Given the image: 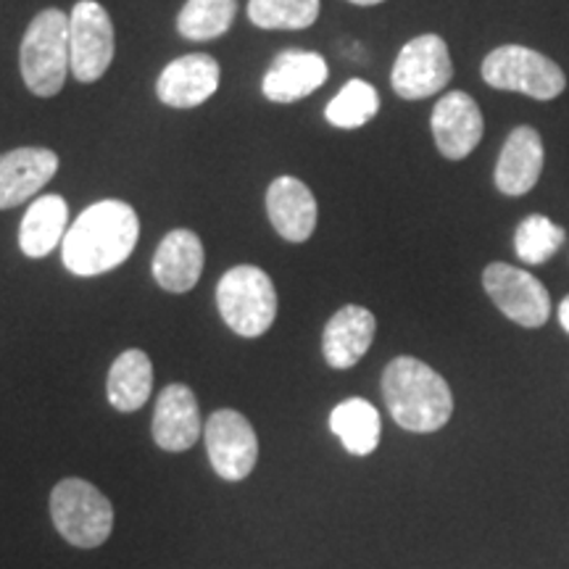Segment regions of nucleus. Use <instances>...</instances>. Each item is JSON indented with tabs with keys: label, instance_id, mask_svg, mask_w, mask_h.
Instances as JSON below:
<instances>
[{
	"label": "nucleus",
	"instance_id": "obj_7",
	"mask_svg": "<svg viewBox=\"0 0 569 569\" xmlns=\"http://www.w3.org/2000/svg\"><path fill=\"white\" fill-rule=\"evenodd\" d=\"M453 63L440 34H419L401 48L390 71V84L403 101H422L451 82Z\"/></svg>",
	"mask_w": 569,
	"mask_h": 569
},
{
	"label": "nucleus",
	"instance_id": "obj_16",
	"mask_svg": "<svg viewBox=\"0 0 569 569\" xmlns=\"http://www.w3.org/2000/svg\"><path fill=\"white\" fill-rule=\"evenodd\" d=\"M377 319L365 306H343L330 317L322 336V353L332 369H351L372 348Z\"/></svg>",
	"mask_w": 569,
	"mask_h": 569
},
{
	"label": "nucleus",
	"instance_id": "obj_23",
	"mask_svg": "<svg viewBox=\"0 0 569 569\" xmlns=\"http://www.w3.org/2000/svg\"><path fill=\"white\" fill-rule=\"evenodd\" d=\"M234 13L238 0H188L177 17V32L193 42L217 40L232 27Z\"/></svg>",
	"mask_w": 569,
	"mask_h": 569
},
{
	"label": "nucleus",
	"instance_id": "obj_5",
	"mask_svg": "<svg viewBox=\"0 0 569 569\" xmlns=\"http://www.w3.org/2000/svg\"><path fill=\"white\" fill-rule=\"evenodd\" d=\"M56 530L77 549H98L113 530V507L88 480L67 478L51 493Z\"/></svg>",
	"mask_w": 569,
	"mask_h": 569
},
{
	"label": "nucleus",
	"instance_id": "obj_4",
	"mask_svg": "<svg viewBox=\"0 0 569 569\" xmlns=\"http://www.w3.org/2000/svg\"><path fill=\"white\" fill-rule=\"evenodd\" d=\"M217 306L224 325L234 336H264L277 317V290L272 277L251 264L232 267L217 284Z\"/></svg>",
	"mask_w": 569,
	"mask_h": 569
},
{
	"label": "nucleus",
	"instance_id": "obj_26",
	"mask_svg": "<svg viewBox=\"0 0 569 569\" xmlns=\"http://www.w3.org/2000/svg\"><path fill=\"white\" fill-rule=\"evenodd\" d=\"M561 243H565V230L543 213H532V217L525 219L515 234L517 256L530 267L546 264V261L553 259Z\"/></svg>",
	"mask_w": 569,
	"mask_h": 569
},
{
	"label": "nucleus",
	"instance_id": "obj_12",
	"mask_svg": "<svg viewBox=\"0 0 569 569\" xmlns=\"http://www.w3.org/2000/svg\"><path fill=\"white\" fill-rule=\"evenodd\" d=\"M59 172V156L51 148H13L0 153V211L17 209L46 188Z\"/></svg>",
	"mask_w": 569,
	"mask_h": 569
},
{
	"label": "nucleus",
	"instance_id": "obj_8",
	"mask_svg": "<svg viewBox=\"0 0 569 569\" xmlns=\"http://www.w3.org/2000/svg\"><path fill=\"white\" fill-rule=\"evenodd\" d=\"M113 24L98 0H80L69 13L71 74L77 82H98L113 61Z\"/></svg>",
	"mask_w": 569,
	"mask_h": 569
},
{
	"label": "nucleus",
	"instance_id": "obj_21",
	"mask_svg": "<svg viewBox=\"0 0 569 569\" xmlns=\"http://www.w3.org/2000/svg\"><path fill=\"white\" fill-rule=\"evenodd\" d=\"M109 401L117 411H138L148 403L153 390V365L146 351L130 348V351L119 353L109 369Z\"/></svg>",
	"mask_w": 569,
	"mask_h": 569
},
{
	"label": "nucleus",
	"instance_id": "obj_17",
	"mask_svg": "<svg viewBox=\"0 0 569 569\" xmlns=\"http://www.w3.org/2000/svg\"><path fill=\"white\" fill-rule=\"evenodd\" d=\"M543 140L532 127H517L503 142L496 163V188L503 196H525L536 188L543 172Z\"/></svg>",
	"mask_w": 569,
	"mask_h": 569
},
{
	"label": "nucleus",
	"instance_id": "obj_15",
	"mask_svg": "<svg viewBox=\"0 0 569 569\" xmlns=\"http://www.w3.org/2000/svg\"><path fill=\"white\" fill-rule=\"evenodd\" d=\"M269 222L280 238L306 243L317 230V198L298 177H277L267 190Z\"/></svg>",
	"mask_w": 569,
	"mask_h": 569
},
{
	"label": "nucleus",
	"instance_id": "obj_14",
	"mask_svg": "<svg viewBox=\"0 0 569 569\" xmlns=\"http://www.w3.org/2000/svg\"><path fill=\"white\" fill-rule=\"evenodd\" d=\"M201 409L196 393L182 382H172L161 390L153 409V440L163 451H188L201 438Z\"/></svg>",
	"mask_w": 569,
	"mask_h": 569
},
{
	"label": "nucleus",
	"instance_id": "obj_28",
	"mask_svg": "<svg viewBox=\"0 0 569 569\" xmlns=\"http://www.w3.org/2000/svg\"><path fill=\"white\" fill-rule=\"evenodd\" d=\"M348 3H356V6H377V3H382V0H348Z\"/></svg>",
	"mask_w": 569,
	"mask_h": 569
},
{
	"label": "nucleus",
	"instance_id": "obj_9",
	"mask_svg": "<svg viewBox=\"0 0 569 569\" xmlns=\"http://www.w3.org/2000/svg\"><path fill=\"white\" fill-rule=\"evenodd\" d=\"M482 288H486L490 301L496 303V309L503 317H509L511 322L528 327V330H536V327L549 322V290L543 288L538 277L525 272V269L503 264V261L488 264L486 272H482Z\"/></svg>",
	"mask_w": 569,
	"mask_h": 569
},
{
	"label": "nucleus",
	"instance_id": "obj_2",
	"mask_svg": "<svg viewBox=\"0 0 569 569\" xmlns=\"http://www.w3.org/2000/svg\"><path fill=\"white\" fill-rule=\"evenodd\" d=\"M382 398L393 422L409 432H436L453 415L448 382L415 356H398L386 367Z\"/></svg>",
	"mask_w": 569,
	"mask_h": 569
},
{
	"label": "nucleus",
	"instance_id": "obj_3",
	"mask_svg": "<svg viewBox=\"0 0 569 569\" xmlns=\"http://www.w3.org/2000/svg\"><path fill=\"white\" fill-rule=\"evenodd\" d=\"M19 69L32 96H59L71 71L67 13L59 9H46L30 21L24 38H21Z\"/></svg>",
	"mask_w": 569,
	"mask_h": 569
},
{
	"label": "nucleus",
	"instance_id": "obj_1",
	"mask_svg": "<svg viewBox=\"0 0 569 569\" xmlns=\"http://www.w3.org/2000/svg\"><path fill=\"white\" fill-rule=\"evenodd\" d=\"M140 238L138 213L124 201H98L84 209L61 243L63 267L77 277L106 274L130 259Z\"/></svg>",
	"mask_w": 569,
	"mask_h": 569
},
{
	"label": "nucleus",
	"instance_id": "obj_13",
	"mask_svg": "<svg viewBox=\"0 0 569 569\" xmlns=\"http://www.w3.org/2000/svg\"><path fill=\"white\" fill-rule=\"evenodd\" d=\"M219 80H222V69L213 56H180L159 74L156 96L172 109H196L219 90Z\"/></svg>",
	"mask_w": 569,
	"mask_h": 569
},
{
	"label": "nucleus",
	"instance_id": "obj_25",
	"mask_svg": "<svg viewBox=\"0 0 569 569\" xmlns=\"http://www.w3.org/2000/svg\"><path fill=\"white\" fill-rule=\"evenodd\" d=\"M319 17V0H248V19L259 30H309Z\"/></svg>",
	"mask_w": 569,
	"mask_h": 569
},
{
	"label": "nucleus",
	"instance_id": "obj_11",
	"mask_svg": "<svg viewBox=\"0 0 569 569\" xmlns=\"http://www.w3.org/2000/svg\"><path fill=\"white\" fill-rule=\"evenodd\" d=\"M430 127L438 151L443 153L446 159L461 161L480 146L486 122H482V111L480 106L475 103V98L461 90H453L446 92V96L436 103Z\"/></svg>",
	"mask_w": 569,
	"mask_h": 569
},
{
	"label": "nucleus",
	"instance_id": "obj_19",
	"mask_svg": "<svg viewBox=\"0 0 569 569\" xmlns=\"http://www.w3.org/2000/svg\"><path fill=\"white\" fill-rule=\"evenodd\" d=\"M203 243L193 230H172L153 256V280L167 293H188L203 272Z\"/></svg>",
	"mask_w": 569,
	"mask_h": 569
},
{
	"label": "nucleus",
	"instance_id": "obj_10",
	"mask_svg": "<svg viewBox=\"0 0 569 569\" xmlns=\"http://www.w3.org/2000/svg\"><path fill=\"white\" fill-rule=\"evenodd\" d=\"M206 451L211 467L227 482H240L253 472L259 459V438L253 425L234 409H219L206 419Z\"/></svg>",
	"mask_w": 569,
	"mask_h": 569
},
{
	"label": "nucleus",
	"instance_id": "obj_24",
	"mask_svg": "<svg viewBox=\"0 0 569 569\" xmlns=\"http://www.w3.org/2000/svg\"><path fill=\"white\" fill-rule=\"evenodd\" d=\"M377 111H380V96L372 84L365 80H348L343 90L327 103L325 117L340 130H359L377 117Z\"/></svg>",
	"mask_w": 569,
	"mask_h": 569
},
{
	"label": "nucleus",
	"instance_id": "obj_27",
	"mask_svg": "<svg viewBox=\"0 0 569 569\" xmlns=\"http://www.w3.org/2000/svg\"><path fill=\"white\" fill-rule=\"evenodd\" d=\"M559 325H561V330H565L569 336V296L559 306Z\"/></svg>",
	"mask_w": 569,
	"mask_h": 569
},
{
	"label": "nucleus",
	"instance_id": "obj_18",
	"mask_svg": "<svg viewBox=\"0 0 569 569\" xmlns=\"http://www.w3.org/2000/svg\"><path fill=\"white\" fill-rule=\"evenodd\" d=\"M327 61L315 51H284L264 74L261 90L272 103H296L327 82Z\"/></svg>",
	"mask_w": 569,
	"mask_h": 569
},
{
	"label": "nucleus",
	"instance_id": "obj_20",
	"mask_svg": "<svg viewBox=\"0 0 569 569\" xmlns=\"http://www.w3.org/2000/svg\"><path fill=\"white\" fill-rule=\"evenodd\" d=\"M69 230V206L61 196H40L19 224V248L30 259H42L63 243Z\"/></svg>",
	"mask_w": 569,
	"mask_h": 569
},
{
	"label": "nucleus",
	"instance_id": "obj_6",
	"mask_svg": "<svg viewBox=\"0 0 569 569\" xmlns=\"http://www.w3.org/2000/svg\"><path fill=\"white\" fill-rule=\"evenodd\" d=\"M482 80L496 90L522 92L536 101H551L565 90V71L549 56L525 46H501L482 61Z\"/></svg>",
	"mask_w": 569,
	"mask_h": 569
},
{
	"label": "nucleus",
	"instance_id": "obj_22",
	"mask_svg": "<svg viewBox=\"0 0 569 569\" xmlns=\"http://www.w3.org/2000/svg\"><path fill=\"white\" fill-rule=\"evenodd\" d=\"M330 430L340 438V443L353 457H369L380 443V411L365 398H348L338 403L330 415Z\"/></svg>",
	"mask_w": 569,
	"mask_h": 569
}]
</instances>
